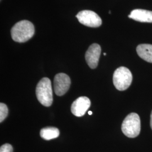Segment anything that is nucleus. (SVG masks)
I'll return each mask as SVG.
<instances>
[{
    "mask_svg": "<svg viewBox=\"0 0 152 152\" xmlns=\"http://www.w3.org/2000/svg\"><path fill=\"white\" fill-rule=\"evenodd\" d=\"M34 34V27L28 20L18 22L11 28V35L12 39L19 43L26 42Z\"/></svg>",
    "mask_w": 152,
    "mask_h": 152,
    "instance_id": "obj_1",
    "label": "nucleus"
},
{
    "mask_svg": "<svg viewBox=\"0 0 152 152\" xmlns=\"http://www.w3.org/2000/svg\"><path fill=\"white\" fill-rule=\"evenodd\" d=\"M36 94L39 102L45 107H50L53 102V90L50 80L44 77L38 82Z\"/></svg>",
    "mask_w": 152,
    "mask_h": 152,
    "instance_id": "obj_2",
    "label": "nucleus"
},
{
    "mask_svg": "<svg viewBox=\"0 0 152 152\" xmlns=\"http://www.w3.org/2000/svg\"><path fill=\"white\" fill-rule=\"evenodd\" d=\"M121 130L125 136L134 138L138 136L141 130L140 117L136 113L127 115L121 126Z\"/></svg>",
    "mask_w": 152,
    "mask_h": 152,
    "instance_id": "obj_3",
    "label": "nucleus"
},
{
    "mask_svg": "<svg viewBox=\"0 0 152 152\" xmlns=\"http://www.w3.org/2000/svg\"><path fill=\"white\" fill-rule=\"evenodd\" d=\"M113 81L118 90L124 91L130 87L132 81V75L128 68L121 66L114 71Z\"/></svg>",
    "mask_w": 152,
    "mask_h": 152,
    "instance_id": "obj_4",
    "label": "nucleus"
},
{
    "mask_svg": "<svg viewBox=\"0 0 152 152\" xmlns=\"http://www.w3.org/2000/svg\"><path fill=\"white\" fill-rule=\"evenodd\" d=\"M76 18L82 24L89 27L97 28L102 24V20L98 14L91 10H83L79 12Z\"/></svg>",
    "mask_w": 152,
    "mask_h": 152,
    "instance_id": "obj_5",
    "label": "nucleus"
},
{
    "mask_svg": "<svg viewBox=\"0 0 152 152\" xmlns=\"http://www.w3.org/2000/svg\"><path fill=\"white\" fill-rule=\"evenodd\" d=\"M70 77L63 73L57 74L54 80V89L55 94L63 96L67 92L71 86Z\"/></svg>",
    "mask_w": 152,
    "mask_h": 152,
    "instance_id": "obj_6",
    "label": "nucleus"
},
{
    "mask_svg": "<svg viewBox=\"0 0 152 152\" xmlns=\"http://www.w3.org/2000/svg\"><path fill=\"white\" fill-rule=\"evenodd\" d=\"M101 51V47L97 44H92L87 50L85 54V59L90 68L95 69L97 67Z\"/></svg>",
    "mask_w": 152,
    "mask_h": 152,
    "instance_id": "obj_7",
    "label": "nucleus"
},
{
    "mask_svg": "<svg viewBox=\"0 0 152 152\" xmlns=\"http://www.w3.org/2000/svg\"><path fill=\"white\" fill-rule=\"evenodd\" d=\"M91 105L90 99L86 96L77 98L71 105V112L76 117L84 115Z\"/></svg>",
    "mask_w": 152,
    "mask_h": 152,
    "instance_id": "obj_8",
    "label": "nucleus"
},
{
    "mask_svg": "<svg viewBox=\"0 0 152 152\" xmlns=\"http://www.w3.org/2000/svg\"><path fill=\"white\" fill-rule=\"evenodd\" d=\"M129 18L138 22L152 23V11L144 9H135L131 12Z\"/></svg>",
    "mask_w": 152,
    "mask_h": 152,
    "instance_id": "obj_9",
    "label": "nucleus"
},
{
    "mask_svg": "<svg viewBox=\"0 0 152 152\" xmlns=\"http://www.w3.org/2000/svg\"><path fill=\"white\" fill-rule=\"evenodd\" d=\"M136 51L141 59L152 63V45L140 44L137 46Z\"/></svg>",
    "mask_w": 152,
    "mask_h": 152,
    "instance_id": "obj_10",
    "label": "nucleus"
},
{
    "mask_svg": "<svg viewBox=\"0 0 152 152\" xmlns=\"http://www.w3.org/2000/svg\"><path fill=\"white\" fill-rule=\"evenodd\" d=\"M40 136L46 140H50L59 136L60 131L58 129L54 127H47L40 131Z\"/></svg>",
    "mask_w": 152,
    "mask_h": 152,
    "instance_id": "obj_11",
    "label": "nucleus"
},
{
    "mask_svg": "<svg viewBox=\"0 0 152 152\" xmlns=\"http://www.w3.org/2000/svg\"><path fill=\"white\" fill-rule=\"evenodd\" d=\"M8 114V108L4 103H0V122L5 119Z\"/></svg>",
    "mask_w": 152,
    "mask_h": 152,
    "instance_id": "obj_12",
    "label": "nucleus"
},
{
    "mask_svg": "<svg viewBox=\"0 0 152 152\" xmlns=\"http://www.w3.org/2000/svg\"><path fill=\"white\" fill-rule=\"evenodd\" d=\"M13 148L9 144H5L0 148V152H12Z\"/></svg>",
    "mask_w": 152,
    "mask_h": 152,
    "instance_id": "obj_13",
    "label": "nucleus"
},
{
    "mask_svg": "<svg viewBox=\"0 0 152 152\" xmlns=\"http://www.w3.org/2000/svg\"><path fill=\"white\" fill-rule=\"evenodd\" d=\"M151 127L152 130V111L151 114Z\"/></svg>",
    "mask_w": 152,
    "mask_h": 152,
    "instance_id": "obj_14",
    "label": "nucleus"
},
{
    "mask_svg": "<svg viewBox=\"0 0 152 152\" xmlns=\"http://www.w3.org/2000/svg\"><path fill=\"white\" fill-rule=\"evenodd\" d=\"M88 113L89 115H91V114H92V112L91 111H88Z\"/></svg>",
    "mask_w": 152,
    "mask_h": 152,
    "instance_id": "obj_15",
    "label": "nucleus"
},
{
    "mask_svg": "<svg viewBox=\"0 0 152 152\" xmlns=\"http://www.w3.org/2000/svg\"><path fill=\"white\" fill-rule=\"evenodd\" d=\"M104 55L105 56V55H106V53H104Z\"/></svg>",
    "mask_w": 152,
    "mask_h": 152,
    "instance_id": "obj_16",
    "label": "nucleus"
}]
</instances>
